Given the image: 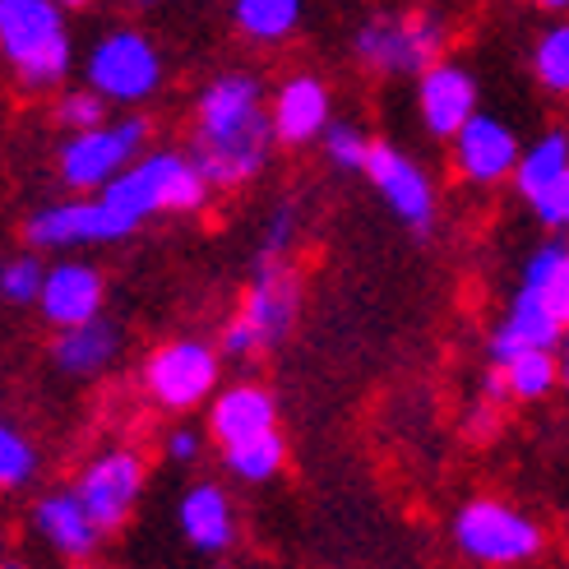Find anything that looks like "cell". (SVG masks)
Returning <instances> with one entry per match:
<instances>
[{"instance_id": "obj_6", "label": "cell", "mask_w": 569, "mask_h": 569, "mask_svg": "<svg viewBox=\"0 0 569 569\" xmlns=\"http://www.w3.org/2000/svg\"><path fill=\"white\" fill-rule=\"evenodd\" d=\"M149 144H153V121L144 111H121V117H107L93 130L66 134L61 149H56V177H61L70 194H98Z\"/></svg>"}, {"instance_id": "obj_19", "label": "cell", "mask_w": 569, "mask_h": 569, "mask_svg": "<svg viewBox=\"0 0 569 569\" xmlns=\"http://www.w3.org/2000/svg\"><path fill=\"white\" fill-rule=\"evenodd\" d=\"M121 352H126V329L107 316L83 320L74 329H56L51 338V366L66 380H98L121 361Z\"/></svg>"}, {"instance_id": "obj_18", "label": "cell", "mask_w": 569, "mask_h": 569, "mask_svg": "<svg viewBox=\"0 0 569 569\" xmlns=\"http://www.w3.org/2000/svg\"><path fill=\"white\" fill-rule=\"evenodd\" d=\"M264 431H278V398L260 380H237L209 398V436L213 445H241Z\"/></svg>"}, {"instance_id": "obj_4", "label": "cell", "mask_w": 569, "mask_h": 569, "mask_svg": "<svg viewBox=\"0 0 569 569\" xmlns=\"http://www.w3.org/2000/svg\"><path fill=\"white\" fill-rule=\"evenodd\" d=\"M301 316V273L292 260H254V273L218 333V352L227 361H254L288 343Z\"/></svg>"}, {"instance_id": "obj_3", "label": "cell", "mask_w": 569, "mask_h": 569, "mask_svg": "<svg viewBox=\"0 0 569 569\" xmlns=\"http://www.w3.org/2000/svg\"><path fill=\"white\" fill-rule=\"evenodd\" d=\"M98 194L111 204V213L139 232L149 218H162V213H204L209 199H213V186L199 177V167L190 162L186 149L149 144L121 177H111Z\"/></svg>"}, {"instance_id": "obj_41", "label": "cell", "mask_w": 569, "mask_h": 569, "mask_svg": "<svg viewBox=\"0 0 569 569\" xmlns=\"http://www.w3.org/2000/svg\"><path fill=\"white\" fill-rule=\"evenodd\" d=\"M0 569H28V565H0Z\"/></svg>"}, {"instance_id": "obj_13", "label": "cell", "mask_w": 569, "mask_h": 569, "mask_svg": "<svg viewBox=\"0 0 569 569\" xmlns=\"http://www.w3.org/2000/svg\"><path fill=\"white\" fill-rule=\"evenodd\" d=\"M333 121V89L316 70H292L269 93V126L282 149H310Z\"/></svg>"}, {"instance_id": "obj_42", "label": "cell", "mask_w": 569, "mask_h": 569, "mask_svg": "<svg viewBox=\"0 0 569 569\" xmlns=\"http://www.w3.org/2000/svg\"><path fill=\"white\" fill-rule=\"evenodd\" d=\"M0 551H6V532H0Z\"/></svg>"}, {"instance_id": "obj_29", "label": "cell", "mask_w": 569, "mask_h": 569, "mask_svg": "<svg viewBox=\"0 0 569 569\" xmlns=\"http://www.w3.org/2000/svg\"><path fill=\"white\" fill-rule=\"evenodd\" d=\"M297 241H301V204L282 194L278 204L264 213V227H260V260H292Z\"/></svg>"}, {"instance_id": "obj_9", "label": "cell", "mask_w": 569, "mask_h": 569, "mask_svg": "<svg viewBox=\"0 0 569 569\" xmlns=\"http://www.w3.org/2000/svg\"><path fill=\"white\" fill-rule=\"evenodd\" d=\"M542 528H537L523 509L505 505L496 496H477L453 515V547L468 560L509 569V565H528L542 556Z\"/></svg>"}, {"instance_id": "obj_14", "label": "cell", "mask_w": 569, "mask_h": 569, "mask_svg": "<svg viewBox=\"0 0 569 569\" xmlns=\"http://www.w3.org/2000/svg\"><path fill=\"white\" fill-rule=\"evenodd\" d=\"M107 306V278L89 260H56L42 273L38 316L51 329H74L83 320H98Z\"/></svg>"}, {"instance_id": "obj_33", "label": "cell", "mask_w": 569, "mask_h": 569, "mask_svg": "<svg viewBox=\"0 0 569 569\" xmlns=\"http://www.w3.org/2000/svg\"><path fill=\"white\" fill-rule=\"evenodd\" d=\"M532 213L542 218L547 227H556V232H569V167L560 172L556 186H547L542 194L532 199Z\"/></svg>"}, {"instance_id": "obj_11", "label": "cell", "mask_w": 569, "mask_h": 569, "mask_svg": "<svg viewBox=\"0 0 569 569\" xmlns=\"http://www.w3.org/2000/svg\"><path fill=\"white\" fill-rule=\"evenodd\" d=\"M144 481H149L144 453L130 449V445H111L79 468L74 496L83 509H89L93 528L107 537V532H121L130 523L139 496H144Z\"/></svg>"}, {"instance_id": "obj_30", "label": "cell", "mask_w": 569, "mask_h": 569, "mask_svg": "<svg viewBox=\"0 0 569 569\" xmlns=\"http://www.w3.org/2000/svg\"><path fill=\"white\" fill-rule=\"evenodd\" d=\"M111 117V107L93 93V89H83V83H74V89H61L51 102V121L61 126L66 134H79V130H93Z\"/></svg>"}, {"instance_id": "obj_35", "label": "cell", "mask_w": 569, "mask_h": 569, "mask_svg": "<svg viewBox=\"0 0 569 569\" xmlns=\"http://www.w3.org/2000/svg\"><path fill=\"white\" fill-rule=\"evenodd\" d=\"M468 436L472 440H491L496 431H500V403H487V398H481L477 408H468Z\"/></svg>"}, {"instance_id": "obj_32", "label": "cell", "mask_w": 569, "mask_h": 569, "mask_svg": "<svg viewBox=\"0 0 569 569\" xmlns=\"http://www.w3.org/2000/svg\"><path fill=\"white\" fill-rule=\"evenodd\" d=\"M320 149L325 158L338 167V172H361L366 153H371V134H366L357 121H329V130L320 134Z\"/></svg>"}, {"instance_id": "obj_7", "label": "cell", "mask_w": 569, "mask_h": 569, "mask_svg": "<svg viewBox=\"0 0 569 569\" xmlns=\"http://www.w3.org/2000/svg\"><path fill=\"white\" fill-rule=\"evenodd\" d=\"M139 389L153 408L172 412V417H186L194 408H204L209 398L222 389V352L209 338H167L158 343L144 366H139Z\"/></svg>"}, {"instance_id": "obj_31", "label": "cell", "mask_w": 569, "mask_h": 569, "mask_svg": "<svg viewBox=\"0 0 569 569\" xmlns=\"http://www.w3.org/2000/svg\"><path fill=\"white\" fill-rule=\"evenodd\" d=\"M532 74L547 93L569 98V23H556L551 33H542V42L532 51Z\"/></svg>"}, {"instance_id": "obj_23", "label": "cell", "mask_w": 569, "mask_h": 569, "mask_svg": "<svg viewBox=\"0 0 569 569\" xmlns=\"http://www.w3.org/2000/svg\"><path fill=\"white\" fill-rule=\"evenodd\" d=\"M218 453H222L227 477L246 481V487H264V481H273L288 468V440H282V431H264L241 445H222Z\"/></svg>"}, {"instance_id": "obj_34", "label": "cell", "mask_w": 569, "mask_h": 569, "mask_svg": "<svg viewBox=\"0 0 569 569\" xmlns=\"http://www.w3.org/2000/svg\"><path fill=\"white\" fill-rule=\"evenodd\" d=\"M162 453H167V463H194L199 453H204V436L194 431V426H177V431H167L162 440Z\"/></svg>"}, {"instance_id": "obj_16", "label": "cell", "mask_w": 569, "mask_h": 569, "mask_svg": "<svg viewBox=\"0 0 569 569\" xmlns=\"http://www.w3.org/2000/svg\"><path fill=\"white\" fill-rule=\"evenodd\" d=\"M417 111L426 134L453 139L468 117H477V79L459 61H436L431 70L417 74Z\"/></svg>"}, {"instance_id": "obj_28", "label": "cell", "mask_w": 569, "mask_h": 569, "mask_svg": "<svg viewBox=\"0 0 569 569\" xmlns=\"http://www.w3.org/2000/svg\"><path fill=\"white\" fill-rule=\"evenodd\" d=\"M38 477V445L0 417V491H23Z\"/></svg>"}, {"instance_id": "obj_12", "label": "cell", "mask_w": 569, "mask_h": 569, "mask_svg": "<svg viewBox=\"0 0 569 569\" xmlns=\"http://www.w3.org/2000/svg\"><path fill=\"white\" fill-rule=\"evenodd\" d=\"M361 177L376 186V194L389 204V213L408 227V232L426 237L436 227V186L426 177V167L417 158H408L389 139H371V153H366Z\"/></svg>"}, {"instance_id": "obj_24", "label": "cell", "mask_w": 569, "mask_h": 569, "mask_svg": "<svg viewBox=\"0 0 569 569\" xmlns=\"http://www.w3.org/2000/svg\"><path fill=\"white\" fill-rule=\"evenodd\" d=\"M519 288L542 292L547 306L556 310V320L569 329V246L565 241H542V246H537L528 254V264H523Z\"/></svg>"}, {"instance_id": "obj_39", "label": "cell", "mask_w": 569, "mask_h": 569, "mask_svg": "<svg viewBox=\"0 0 569 569\" xmlns=\"http://www.w3.org/2000/svg\"><path fill=\"white\" fill-rule=\"evenodd\" d=\"M532 6H542V10H569V0H532Z\"/></svg>"}, {"instance_id": "obj_21", "label": "cell", "mask_w": 569, "mask_h": 569, "mask_svg": "<svg viewBox=\"0 0 569 569\" xmlns=\"http://www.w3.org/2000/svg\"><path fill=\"white\" fill-rule=\"evenodd\" d=\"M565 338V325L556 320V310L547 306L542 292H532V288H519L515 301H509L505 310V320L491 329V366H505L509 357H519V352H532V348H556Z\"/></svg>"}, {"instance_id": "obj_2", "label": "cell", "mask_w": 569, "mask_h": 569, "mask_svg": "<svg viewBox=\"0 0 569 569\" xmlns=\"http://www.w3.org/2000/svg\"><path fill=\"white\" fill-rule=\"evenodd\" d=\"M0 66L28 98L61 93L74 70V38L56 0H0Z\"/></svg>"}, {"instance_id": "obj_17", "label": "cell", "mask_w": 569, "mask_h": 569, "mask_svg": "<svg viewBox=\"0 0 569 569\" xmlns=\"http://www.w3.org/2000/svg\"><path fill=\"white\" fill-rule=\"evenodd\" d=\"M177 528L199 556H227L237 547V505L218 481H190L177 500Z\"/></svg>"}, {"instance_id": "obj_40", "label": "cell", "mask_w": 569, "mask_h": 569, "mask_svg": "<svg viewBox=\"0 0 569 569\" xmlns=\"http://www.w3.org/2000/svg\"><path fill=\"white\" fill-rule=\"evenodd\" d=\"M70 569H102V565H93V560H79V565H70Z\"/></svg>"}, {"instance_id": "obj_5", "label": "cell", "mask_w": 569, "mask_h": 569, "mask_svg": "<svg viewBox=\"0 0 569 569\" xmlns=\"http://www.w3.org/2000/svg\"><path fill=\"white\" fill-rule=\"evenodd\" d=\"M79 74H83V89H93L107 107H121V111H139L144 102H153L167 79L158 42L134 23L102 28L89 42V51H83Z\"/></svg>"}, {"instance_id": "obj_8", "label": "cell", "mask_w": 569, "mask_h": 569, "mask_svg": "<svg viewBox=\"0 0 569 569\" xmlns=\"http://www.w3.org/2000/svg\"><path fill=\"white\" fill-rule=\"evenodd\" d=\"M449 33L431 10H385L352 33V56L371 74H421L445 61Z\"/></svg>"}, {"instance_id": "obj_15", "label": "cell", "mask_w": 569, "mask_h": 569, "mask_svg": "<svg viewBox=\"0 0 569 569\" xmlns=\"http://www.w3.org/2000/svg\"><path fill=\"white\" fill-rule=\"evenodd\" d=\"M453 144V172H459L468 186H500L515 177L519 167V139L505 121L487 117V111H477L468 117V126L449 139Z\"/></svg>"}, {"instance_id": "obj_1", "label": "cell", "mask_w": 569, "mask_h": 569, "mask_svg": "<svg viewBox=\"0 0 569 569\" xmlns=\"http://www.w3.org/2000/svg\"><path fill=\"white\" fill-rule=\"evenodd\" d=\"M278 149L269 126V93L254 70H222L194 98L190 121V162L218 190H241L264 177Z\"/></svg>"}, {"instance_id": "obj_27", "label": "cell", "mask_w": 569, "mask_h": 569, "mask_svg": "<svg viewBox=\"0 0 569 569\" xmlns=\"http://www.w3.org/2000/svg\"><path fill=\"white\" fill-rule=\"evenodd\" d=\"M42 254L38 250H0V301L6 306H38V292H42Z\"/></svg>"}, {"instance_id": "obj_36", "label": "cell", "mask_w": 569, "mask_h": 569, "mask_svg": "<svg viewBox=\"0 0 569 569\" xmlns=\"http://www.w3.org/2000/svg\"><path fill=\"white\" fill-rule=\"evenodd\" d=\"M560 380H565V389H569V333H565V352H560Z\"/></svg>"}, {"instance_id": "obj_26", "label": "cell", "mask_w": 569, "mask_h": 569, "mask_svg": "<svg viewBox=\"0 0 569 569\" xmlns=\"http://www.w3.org/2000/svg\"><path fill=\"white\" fill-rule=\"evenodd\" d=\"M500 376H505L509 398H519V403H537V398H547L560 385V361L547 348H532V352L509 357L500 366Z\"/></svg>"}, {"instance_id": "obj_22", "label": "cell", "mask_w": 569, "mask_h": 569, "mask_svg": "<svg viewBox=\"0 0 569 569\" xmlns=\"http://www.w3.org/2000/svg\"><path fill=\"white\" fill-rule=\"evenodd\" d=\"M306 14V0H232V28L250 47L288 42Z\"/></svg>"}, {"instance_id": "obj_37", "label": "cell", "mask_w": 569, "mask_h": 569, "mask_svg": "<svg viewBox=\"0 0 569 569\" xmlns=\"http://www.w3.org/2000/svg\"><path fill=\"white\" fill-rule=\"evenodd\" d=\"M56 6H61V10L70 14V10H89V6H93V0H56Z\"/></svg>"}, {"instance_id": "obj_20", "label": "cell", "mask_w": 569, "mask_h": 569, "mask_svg": "<svg viewBox=\"0 0 569 569\" xmlns=\"http://www.w3.org/2000/svg\"><path fill=\"white\" fill-rule=\"evenodd\" d=\"M28 523H33V532L42 537V542L56 551V556H66L70 565L79 560H89L102 542V532L93 528L89 519V509L79 505L74 487H56V491H42L33 500V515H28Z\"/></svg>"}, {"instance_id": "obj_25", "label": "cell", "mask_w": 569, "mask_h": 569, "mask_svg": "<svg viewBox=\"0 0 569 569\" xmlns=\"http://www.w3.org/2000/svg\"><path fill=\"white\" fill-rule=\"evenodd\" d=\"M565 167H569V134L565 130H551V134L537 139L532 149L519 153V167H515V177H509V181H515V190L532 204V199L542 194L547 186L560 181Z\"/></svg>"}, {"instance_id": "obj_38", "label": "cell", "mask_w": 569, "mask_h": 569, "mask_svg": "<svg viewBox=\"0 0 569 569\" xmlns=\"http://www.w3.org/2000/svg\"><path fill=\"white\" fill-rule=\"evenodd\" d=\"M126 6H130L134 14H144V10H158V0H126Z\"/></svg>"}, {"instance_id": "obj_10", "label": "cell", "mask_w": 569, "mask_h": 569, "mask_svg": "<svg viewBox=\"0 0 569 569\" xmlns=\"http://www.w3.org/2000/svg\"><path fill=\"white\" fill-rule=\"evenodd\" d=\"M134 237V227L111 213L102 194H66L23 218V246L38 254H66L83 246H111Z\"/></svg>"}]
</instances>
